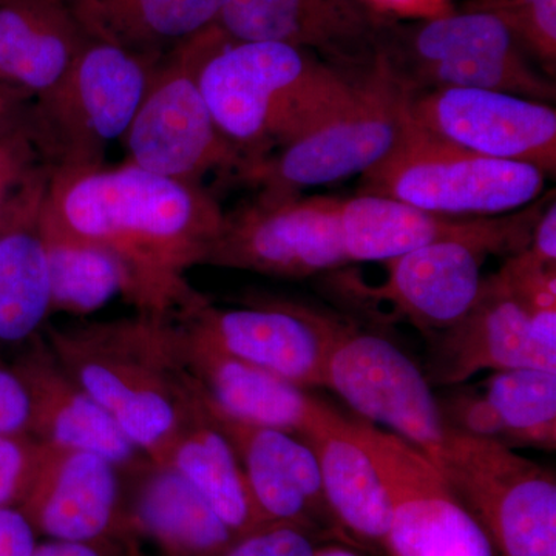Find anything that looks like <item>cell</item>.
<instances>
[{
	"label": "cell",
	"instance_id": "obj_1",
	"mask_svg": "<svg viewBox=\"0 0 556 556\" xmlns=\"http://www.w3.org/2000/svg\"><path fill=\"white\" fill-rule=\"evenodd\" d=\"M226 212L201 185L116 167L51 174L43 217L109 251L126 277L123 298L138 314L174 318L206 298L186 273L206 263Z\"/></svg>",
	"mask_w": 556,
	"mask_h": 556
},
{
	"label": "cell",
	"instance_id": "obj_2",
	"mask_svg": "<svg viewBox=\"0 0 556 556\" xmlns=\"http://www.w3.org/2000/svg\"><path fill=\"white\" fill-rule=\"evenodd\" d=\"M358 76L285 43L230 39L217 25L206 33L197 72L212 118L244 166L331 118L353 97Z\"/></svg>",
	"mask_w": 556,
	"mask_h": 556
},
{
	"label": "cell",
	"instance_id": "obj_3",
	"mask_svg": "<svg viewBox=\"0 0 556 556\" xmlns=\"http://www.w3.org/2000/svg\"><path fill=\"white\" fill-rule=\"evenodd\" d=\"M61 367L153 464L195 402V380L179 350L174 318L144 316L47 327Z\"/></svg>",
	"mask_w": 556,
	"mask_h": 556
},
{
	"label": "cell",
	"instance_id": "obj_4",
	"mask_svg": "<svg viewBox=\"0 0 556 556\" xmlns=\"http://www.w3.org/2000/svg\"><path fill=\"white\" fill-rule=\"evenodd\" d=\"M156 61L90 38L64 78L31 102L28 127L51 174L104 166L141 104Z\"/></svg>",
	"mask_w": 556,
	"mask_h": 556
},
{
	"label": "cell",
	"instance_id": "obj_5",
	"mask_svg": "<svg viewBox=\"0 0 556 556\" xmlns=\"http://www.w3.org/2000/svg\"><path fill=\"white\" fill-rule=\"evenodd\" d=\"M379 53L413 93L479 89L546 104L556 97L555 84L526 60L506 25L482 11H453L409 27L390 21Z\"/></svg>",
	"mask_w": 556,
	"mask_h": 556
},
{
	"label": "cell",
	"instance_id": "obj_6",
	"mask_svg": "<svg viewBox=\"0 0 556 556\" xmlns=\"http://www.w3.org/2000/svg\"><path fill=\"white\" fill-rule=\"evenodd\" d=\"M546 175L527 164L478 155L405 123L386 159L362 175L358 193L390 197L456 217H493L540 199Z\"/></svg>",
	"mask_w": 556,
	"mask_h": 556
},
{
	"label": "cell",
	"instance_id": "obj_7",
	"mask_svg": "<svg viewBox=\"0 0 556 556\" xmlns=\"http://www.w3.org/2000/svg\"><path fill=\"white\" fill-rule=\"evenodd\" d=\"M409 93L378 53L339 112L274 155L248 164L237 178L260 192L302 193L365 175L401 137Z\"/></svg>",
	"mask_w": 556,
	"mask_h": 556
},
{
	"label": "cell",
	"instance_id": "obj_8",
	"mask_svg": "<svg viewBox=\"0 0 556 556\" xmlns=\"http://www.w3.org/2000/svg\"><path fill=\"white\" fill-rule=\"evenodd\" d=\"M428 459L501 556H556L555 475L514 448L445 428Z\"/></svg>",
	"mask_w": 556,
	"mask_h": 556
},
{
	"label": "cell",
	"instance_id": "obj_9",
	"mask_svg": "<svg viewBox=\"0 0 556 556\" xmlns=\"http://www.w3.org/2000/svg\"><path fill=\"white\" fill-rule=\"evenodd\" d=\"M207 30L156 61L141 104L121 139L127 163L190 185H201L211 172L237 175L247 164L219 131L200 90L197 72Z\"/></svg>",
	"mask_w": 556,
	"mask_h": 556
},
{
	"label": "cell",
	"instance_id": "obj_10",
	"mask_svg": "<svg viewBox=\"0 0 556 556\" xmlns=\"http://www.w3.org/2000/svg\"><path fill=\"white\" fill-rule=\"evenodd\" d=\"M340 199L260 192L225 215L204 265L263 276L305 278L348 265Z\"/></svg>",
	"mask_w": 556,
	"mask_h": 556
},
{
	"label": "cell",
	"instance_id": "obj_11",
	"mask_svg": "<svg viewBox=\"0 0 556 556\" xmlns=\"http://www.w3.org/2000/svg\"><path fill=\"white\" fill-rule=\"evenodd\" d=\"M390 503V556H493L473 515L434 464L396 433L354 419Z\"/></svg>",
	"mask_w": 556,
	"mask_h": 556
},
{
	"label": "cell",
	"instance_id": "obj_12",
	"mask_svg": "<svg viewBox=\"0 0 556 556\" xmlns=\"http://www.w3.org/2000/svg\"><path fill=\"white\" fill-rule=\"evenodd\" d=\"M552 199L493 217L437 214L390 197L342 200L340 232L350 263L388 262L417 248L463 243L485 255L518 254L529 247L533 229Z\"/></svg>",
	"mask_w": 556,
	"mask_h": 556
},
{
	"label": "cell",
	"instance_id": "obj_13",
	"mask_svg": "<svg viewBox=\"0 0 556 556\" xmlns=\"http://www.w3.org/2000/svg\"><path fill=\"white\" fill-rule=\"evenodd\" d=\"M185 321L230 356L302 388L325 387V371L346 324L321 311L265 300L248 308L219 309L204 300Z\"/></svg>",
	"mask_w": 556,
	"mask_h": 556
},
{
	"label": "cell",
	"instance_id": "obj_14",
	"mask_svg": "<svg viewBox=\"0 0 556 556\" xmlns=\"http://www.w3.org/2000/svg\"><path fill=\"white\" fill-rule=\"evenodd\" d=\"M325 388L336 391L362 419L391 428L427 457L444 439L447 426L426 375L378 334L346 325L329 356Z\"/></svg>",
	"mask_w": 556,
	"mask_h": 556
},
{
	"label": "cell",
	"instance_id": "obj_15",
	"mask_svg": "<svg viewBox=\"0 0 556 556\" xmlns=\"http://www.w3.org/2000/svg\"><path fill=\"white\" fill-rule=\"evenodd\" d=\"M407 118L457 148L555 175L556 112L546 102L479 89L412 91Z\"/></svg>",
	"mask_w": 556,
	"mask_h": 556
},
{
	"label": "cell",
	"instance_id": "obj_16",
	"mask_svg": "<svg viewBox=\"0 0 556 556\" xmlns=\"http://www.w3.org/2000/svg\"><path fill=\"white\" fill-rule=\"evenodd\" d=\"M388 22L358 0H223L215 25L233 40L317 53L356 76L375 64Z\"/></svg>",
	"mask_w": 556,
	"mask_h": 556
},
{
	"label": "cell",
	"instance_id": "obj_17",
	"mask_svg": "<svg viewBox=\"0 0 556 556\" xmlns=\"http://www.w3.org/2000/svg\"><path fill=\"white\" fill-rule=\"evenodd\" d=\"M124 478L98 453L42 444L38 470L20 508L36 533L49 540H131L138 535L123 501Z\"/></svg>",
	"mask_w": 556,
	"mask_h": 556
},
{
	"label": "cell",
	"instance_id": "obj_18",
	"mask_svg": "<svg viewBox=\"0 0 556 556\" xmlns=\"http://www.w3.org/2000/svg\"><path fill=\"white\" fill-rule=\"evenodd\" d=\"M200 391L208 413L239 457L249 492L266 521L299 527L313 538L336 536L351 543L328 506L309 445L287 431L236 419Z\"/></svg>",
	"mask_w": 556,
	"mask_h": 556
},
{
	"label": "cell",
	"instance_id": "obj_19",
	"mask_svg": "<svg viewBox=\"0 0 556 556\" xmlns=\"http://www.w3.org/2000/svg\"><path fill=\"white\" fill-rule=\"evenodd\" d=\"M538 368L556 372V356L538 345L529 314L500 274L482 278L478 298L452 327L430 336V387L460 386L479 371Z\"/></svg>",
	"mask_w": 556,
	"mask_h": 556
},
{
	"label": "cell",
	"instance_id": "obj_20",
	"mask_svg": "<svg viewBox=\"0 0 556 556\" xmlns=\"http://www.w3.org/2000/svg\"><path fill=\"white\" fill-rule=\"evenodd\" d=\"M17 361L31 401L28 434L51 447L84 450L108 457L126 478L152 464L123 433L112 416L61 367L43 336L31 339Z\"/></svg>",
	"mask_w": 556,
	"mask_h": 556
},
{
	"label": "cell",
	"instance_id": "obj_21",
	"mask_svg": "<svg viewBox=\"0 0 556 556\" xmlns=\"http://www.w3.org/2000/svg\"><path fill=\"white\" fill-rule=\"evenodd\" d=\"M445 426L501 442L556 448V372L538 368L495 371L478 387L438 399Z\"/></svg>",
	"mask_w": 556,
	"mask_h": 556
},
{
	"label": "cell",
	"instance_id": "obj_22",
	"mask_svg": "<svg viewBox=\"0 0 556 556\" xmlns=\"http://www.w3.org/2000/svg\"><path fill=\"white\" fill-rule=\"evenodd\" d=\"M179 350L208 401L229 416L302 437L320 399L265 369L230 356L185 321L177 320Z\"/></svg>",
	"mask_w": 556,
	"mask_h": 556
},
{
	"label": "cell",
	"instance_id": "obj_23",
	"mask_svg": "<svg viewBox=\"0 0 556 556\" xmlns=\"http://www.w3.org/2000/svg\"><path fill=\"white\" fill-rule=\"evenodd\" d=\"M486 255L463 243H437L388 260L387 280L362 287L368 299L390 303L427 336L452 327L470 309L481 288Z\"/></svg>",
	"mask_w": 556,
	"mask_h": 556
},
{
	"label": "cell",
	"instance_id": "obj_24",
	"mask_svg": "<svg viewBox=\"0 0 556 556\" xmlns=\"http://www.w3.org/2000/svg\"><path fill=\"white\" fill-rule=\"evenodd\" d=\"M300 439L316 456L325 497L343 532L386 548L390 503L354 419L320 401Z\"/></svg>",
	"mask_w": 556,
	"mask_h": 556
},
{
	"label": "cell",
	"instance_id": "obj_25",
	"mask_svg": "<svg viewBox=\"0 0 556 556\" xmlns=\"http://www.w3.org/2000/svg\"><path fill=\"white\" fill-rule=\"evenodd\" d=\"M90 38L68 0H0V83L36 100Z\"/></svg>",
	"mask_w": 556,
	"mask_h": 556
},
{
	"label": "cell",
	"instance_id": "obj_26",
	"mask_svg": "<svg viewBox=\"0 0 556 556\" xmlns=\"http://www.w3.org/2000/svg\"><path fill=\"white\" fill-rule=\"evenodd\" d=\"M50 178L36 182L0 217V343L30 342L53 314L40 226Z\"/></svg>",
	"mask_w": 556,
	"mask_h": 556
},
{
	"label": "cell",
	"instance_id": "obj_27",
	"mask_svg": "<svg viewBox=\"0 0 556 556\" xmlns=\"http://www.w3.org/2000/svg\"><path fill=\"white\" fill-rule=\"evenodd\" d=\"M195 387V402L156 466L181 475L237 536L247 535L270 522L258 510L239 457Z\"/></svg>",
	"mask_w": 556,
	"mask_h": 556
},
{
	"label": "cell",
	"instance_id": "obj_28",
	"mask_svg": "<svg viewBox=\"0 0 556 556\" xmlns=\"http://www.w3.org/2000/svg\"><path fill=\"white\" fill-rule=\"evenodd\" d=\"M131 479L137 482L127 507L131 526L163 556H219L236 541L207 501L172 468L152 463Z\"/></svg>",
	"mask_w": 556,
	"mask_h": 556
},
{
	"label": "cell",
	"instance_id": "obj_29",
	"mask_svg": "<svg viewBox=\"0 0 556 556\" xmlns=\"http://www.w3.org/2000/svg\"><path fill=\"white\" fill-rule=\"evenodd\" d=\"M91 38L160 60L217 22L223 0H68Z\"/></svg>",
	"mask_w": 556,
	"mask_h": 556
},
{
	"label": "cell",
	"instance_id": "obj_30",
	"mask_svg": "<svg viewBox=\"0 0 556 556\" xmlns=\"http://www.w3.org/2000/svg\"><path fill=\"white\" fill-rule=\"evenodd\" d=\"M51 281V309L70 316H89L123 295L126 277L109 251L70 236L40 218Z\"/></svg>",
	"mask_w": 556,
	"mask_h": 556
},
{
	"label": "cell",
	"instance_id": "obj_31",
	"mask_svg": "<svg viewBox=\"0 0 556 556\" xmlns=\"http://www.w3.org/2000/svg\"><path fill=\"white\" fill-rule=\"evenodd\" d=\"M466 10L482 11L503 22L525 53L555 76L556 0H470Z\"/></svg>",
	"mask_w": 556,
	"mask_h": 556
},
{
	"label": "cell",
	"instance_id": "obj_32",
	"mask_svg": "<svg viewBox=\"0 0 556 556\" xmlns=\"http://www.w3.org/2000/svg\"><path fill=\"white\" fill-rule=\"evenodd\" d=\"M50 174V166L33 138L28 121L17 129L0 135V217Z\"/></svg>",
	"mask_w": 556,
	"mask_h": 556
},
{
	"label": "cell",
	"instance_id": "obj_33",
	"mask_svg": "<svg viewBox=\"0 0 556 556\" xmlns=\"http://www.w3.org/2000/svg\"><path fill=\"white\" fill-rule=\"evenodd\" d=\"M42 444L30 434H0V507H20L30 489Z\"/></svg>",
	"mask_w": 556,
	"mask_h": 556
},
{
	"label": "cell",
	"instance_id": "obj_34",
	"mask_svg": "<svg viewBox=\"0 0 556 556\" xmlns=\"http://www.w3.org/2000/svg\"><path fill=\"white\" fill-rule=\"evenodd\" d=\"M314 538L299 527L268 525L236 541L219 556H316Z\"/></svg>",
	"mask_w": 556,
	"mask_h": 556
},
{
	"label": "cell",
	"instance_id": "obj_35",
	"mask_svg": "<svg viewBox=\"0 0 556 556\" xmlns=\"http://www.w3.org/2000/svg\"><path fill=\"white\" fill-rule=\"evenodd\" d=\"M31 401L16 368L0 365V434H28Z\"/></svg>",
	"mask_w": 556,
	"mask_h": 556
},
{
	"label": "cell",
	"instance_id": "obj_36",
	"mask_svg": "<svg viewBox=\"0 0 556 556\" xmlns=\"http://www.w3.org/2000/svg\"><path fill=\"white\" fill-rule=\"evenodd\" d=\"M38 533L20 507H0V556H31Z\"/></svg>",
	"mask_w": 556,
	"mask_h": 556
},
{
	"label": "cell",
	"instance_id": "obj_37",
	"mask_svg": "<svg viewBox=\"0 0 556 556\" xmlns=\"http://www.w3.org/2000/svg\"><path fill=\"white\" fill-rule=\"evenodd\" d=\"M386 20L428 21L455 10L452 0H358Z\"/></svg>",
	"mask_w": 556,
	"mask_h": 556
},
{
	"label": "cell",
	"instance_id": "obj_38",
	"mask_svg": "<svg viewBox=\"0 0 556 556\" xmlns=\"http://www.w3.org/2000/svg\"><path fill=\"white\" fill-rule=\"evenodd\" d=\"M31 556H142L137 538L131 540L101 541V543H72L49 540L38 544Z\"/></svg>",
	"mask_w": 556,
	"mask_h": 556
},
{
	"label": "cell",
	"instance_id": "obj_39",
	"mask_svg": "<svg viewBox=\"0 0 556 556\" xmlns=\"http://www.w3.org/2000/svg\"><path fill=\"white\" fill-rule=\"evenodd\" d=\"M33 98L0 83V135L24 126L30 115Z\"/></svg>",
	"mask_w": 556,
	"mask_h": 556
},
{
	"label": "cell",
	"instance_id": "obj_40",
	"mask_svg": "<svg viewBox=\"0 0 556 556\" xmlns=\"http://www.w3.org/2000/svg\"><path fill=\"white\" fill-rule=\"evenodd\" d=\"M316 556H361L356 552L343 546H324L317 547Z\"/></svg>",
	"mask_w": 556,
	"mask_h": 556
}]
</instances>
